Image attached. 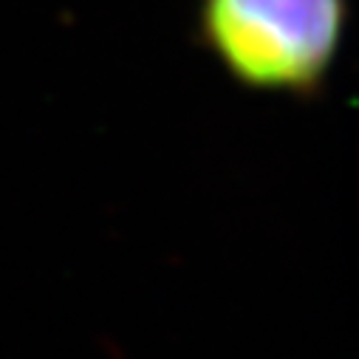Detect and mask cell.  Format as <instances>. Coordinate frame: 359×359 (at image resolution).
<instances>
[{
	"label": "cell",
	"mask_w": 359,
	"mask_h": 359,
	"mask_svg": "<svg viewBox=\"0 0 359 359\" xmlns=\"http://www.w3.org/2000/svg\"><path fill=\"white\" fill-rule=\"evenodd\" d=\"M345 0H201V37L249 88L309 94L331 71Z\"/></svg>",
	"instance_id": "obj_1"
}]
</instances>
